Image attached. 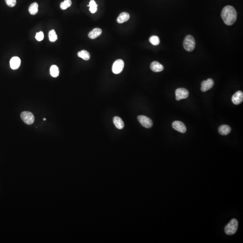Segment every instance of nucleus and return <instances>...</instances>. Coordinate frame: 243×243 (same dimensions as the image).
<instances>
[{
	"label": "nucleus",
	"mask_w": 243,
	"mask_h": 243,
	"mask_svg": "<svg viewBox=\"0 0 243 243\" xmlns=\"http://www.w3.org/2000/svg\"><path fill=\"white\" fill-rule=\"evenodd\" d=\"M221 17L225 24L231 26L236 21L237 14L232 6H227L222 10Z\"/></svg>",
	"instance_id": "1"
},
{
	"label": "nucleus",
	"mask_w": 243,
	"mask_h": 243,
	"mask_svg": "<svg viewBox=\"0 0 243 243\" xmlns=\"http://www.w3.org/2000/svg\"><path fill=\"white\" fill-rule=\"evenodd\" d=\"M238 222L236 219H232L225 227V232L227 235L234 234L237 231Z\"/></svg>",
	"instance_id": "2"
},
{
	"label": "nucleus",
	"mask_w": 243,
	"mask_h": 243,
	"mask_svg": "<svg viewBox=\"0 0 243 243\" xmlns=\"http://www.w3.org/2000/svg\"><path fill=\"white\" fill-rule=\"evenodd\" d=\"M183 46L186 51H193L195 46V38L191 35H188L185 37L183 42Z\"/></svg>",
	"instance_id": "3"
},
{
	"label": "nucleus",
	"mask_w": 243,
	"mask_h": 243,
	"mask_svg": "<svg viewBox=\"0 0 243 243\" xmlns=\"http://www.w3.org/2000/svg\"><path fill=\"white\" fill-rule=\"evenodd\" d=\"M21 118L25 124L31 125L34 123L35 118L31 112L24 111L21 114Z\"/></svg>",
	"instance_id": "4"
},
{
	"label": "nucleus",
	"mask_w": 243,
	"mask_h": 243,
	"mask_svg": "<svg viewBox=\"0 0 243 243\" xmlns=\"http://www.w3.org/2000/svg\"><path fill=\"white\" fill-rule=\"evenodd\" d=\"M124 63L123 60H117L114 62L112 67V71L114 74H119L124 69Z\"/></svg>",
	"instance_id": "5"
},
{
	"label": "nucleus",
	"mask_w": 243,
	"mask_h": 243,
	"mask_svg": "<svg viewBox=\"0 0 243 243\" xmlns=\"http://www.w3.org/2000/svg\"><path fill=\"white\" fill-rule=\"evenodd\" d=\"M138 120L142 126L147 128H150L153 125V123L150 118L144 115H140L138 117Z\"/></svg>",
	"instance_id": "6"
},
{
	"label": "nucleus",
	"mask_w": 243,
	"mask_h": 243,
	"mask_svg": "<svg viewBox=\"0 0 243 243\" xmlns=\"http://www.w3.org/2000/svg\"><path fill=\"white\" fill-rule=\"evenodd\" d=\"M176 99L180 100L181 99L187 98L189 96V92L187 89L184 88H179L176 90Z\"/></svg>",
	"instance_id": "7"
},
{
	"label": "nucleus",
	"mask_w": 243,
	"mask_h": 243,
	"mask_svg": "<svg viewBox=\"0 0 243 243\" xmlns=\"http://www.w3.org/2000/svg\"><path fill=\"white\" fill-rule=\"evenodd\" d=\"M172 126L175 130L180 133H184L186 132V126L185 125L181 122L176 121L173 123Z\"/></svg>",
	"instance_id": "8"
},
{
	"label": "nucleus",
	"mask_w": 243,
	"mask_h": 243,
	"mask_svg": "<svg viewBox=\"0 0 243 243\" xmlns=\"http://www.w3.org/2000/svg\"><path fill=\"white\" fill-rule=\"evenodd\" d=\"M214 84V81L211 78H208L206 81H203L201 90L203 92H207L213 87Z\"/></svg>",
	"instance_id": "9"
},
{
	"label": "nucleus",
	"mask_w": 243,
	"mask_h": 243,
	"mask_svg": "<svg viewBox=\"0 0 243 243\" xmlns=\"http://www.w3.org/2000/svg\"><path fill=\"white\" fill-rule=\"evenodd\" d=\"M243 93L241 91H238L233 95L232 97V101L234 104L238 105L243 102Z\"/></svg>",
	"instance_id": "10"
},
{
	"label": "nucleus",
	"mask_w": 243,
	"mask_h": 243,
	"mask_svg": "<svg viewBox=\"0 0 243 243\" xmlns=\"http://www.w3.org/2000/svg\"><path fill=\"white\" fill-rule=\"evenodd\" d=\"M21 64L20 58L16 56L12 57L10 60V66L12 70H16L18 69Z\"/></svg>",
	"instance_id": "11"
},
{
	"label": "nucleus",
	"mask_w": 243,
	"mask_h": 243,
	"mask_svg": "<svg viewBox=\"0 0 243 243\" xmlns=\"http://www.w3.org/2000/svg\"><path fill=\"white\" fill-rule=\"evenodd\" d=\"M151 69L154 72H160L164 69L163 65L157 61H153L151 65Z\"/></svg>",
	"instance_id": "12"
},
{
	"label": "nucleus",
	"mask_w": 243,
	"mask_h": 243,
	"mask_svg": "<svg viewBox=\"0 0 243 243\" xmlns=\"http://www.w3.org/2000/svg\"><path fill=\"white\" fill-rule=\"evenodd\" d=\"M231 128L229 126L227 125H221L218 129L219 133L223 136H226L231 132Z\"/></svg>",
	"instance_id": "13"
},
{
	"label": "nucleus",
	"mask_w": 243,
	"mask_h": 243,
	"mask_svg": "<svg viewBox=\"0 0 243 243\" xmlns=\"http://www.w3.org/2000/svg\"><path fill=\"white\" fill-rule=\"evenodd\" d=\"M130 18V15L128 13L123 12L120 14L117 18L118 23H123L127 21Z\"/></svg>",
	"instance_id": "14"
},
{
	"label": "nucleus",
	"mask_w": 243,
	"mask_h": 243,
	"mask_svg": "<svg viewBox=\"0 0 243 243\" xmlns=\"http://www.w3.org/2000/svg\"><path fill=\"white\" fill-rule=\"evenodd\" d=\"M102 33V30L99 28H96L93 29L88 34V37L92 39L96 38L99 37Z\"/></svg>",
	"instance_id": "15"
},
{
	"label": "nucleus",
	"mask_w": 243,
	"mask_h": 243,
	"mask_svg": "<svg viewBox=\"0 0 243 243\" xmlns=\"http://www.w3.org/2000/svg\"><path fill=\"white\" fill-rule=\"evenodd\" d=\"M114 124L119 129H122L124 127V124L123 120L119 117H114L113 119Z\"/></svg>",
	"instance_id": "16"
},
{
	"label": "nucleus",
	"mask_w": 243,
	"mask_h": 243,
	"mask_svg": "<svg viewBox=\"0 0 243 243\" xmlns=\"http://www.w3.org/2000/svg\"><path fill=\"white\" fill-rule=\"evenodd\" d=\"M29 13L32 15H35L37 14L38 11V5L37 2H34L32 3L28 9Z\"/></svg>",
	"instance_id": "17"
},
{
	"label": "nucleus",
	"mask_w": 243,
	"mask_h": 243,
	"mask_svg": "<svg viewBox=\"0 0 243 243\" xmlns=\"http://www.w3.org/2000/svg\"><path fill=\"white\" fill-rule=\"evenodd\" d=\"M78 57L82 58L85 60H88L90 58V54L89 52L86 50H82L79 51L77 53Z\"/></svg>",
	"instance_id": "18"
},
{
	"label": "nucleus",
	"mask_w": 243,
	"mask_h": 243,
	"mask_svg": "<svg viewBox=\"0 0 243 243\" xmlns=\"http://www.w3.org/2000/svg\"><path fill=\"white\" fill-rule=\"evenodd\" d=\"M59 70L58 67L55 65H52L50 68V73L51 76L54 77H56L59 75Z\"/></svg>",
	"instance_id": "19"
},
{
	"label": "nucleus",
	"mask_w": 243,
	"mask_h": 243,
	"mask_svg": "<svg viewBox=\"0 0 243 243\" xmlns=\"http://www.w3.org/2000/svg\"><path fill=\"white\" fill-rule=\"evenodd\" d=\"M88 6L90 7L89 10L92 13H95L97 11V5L94 0H91Z\"/></svg>",
	"instance_id": "20"
},
{
	"label": "nucleus",
	"mask_w": 243,
	"mask_h": 243,
	"mask_svg": "<svg viewBox=\"0 0 243 243\" xmlns=\"http://www.w3.org/2000/svg\"><path fill=\"white\" fill-rule=\"evenodd\" d=\"M72 1L71 0H65L61 2L60 5L61 9L63 10H66L71 6Z\"/></svg>",
	"instance_id": "21"
},
{
	"label": "nucleus",
	"mask_w": 243,
	"mask_h": 243,
	"mask_svg": "<svg viewBox=\"0 0 243 243\" xmlns=\"http://www.w3.org/2000/svg\"><path fill=\"white\" fill-rule=\"evenodd\" d=\"M49 38L50 41L51 42H55L57 40V34L54 29L50 30L49 33Z\"/></svg>",
	"instance_id": "22"
},
{
	"label": "nucleus",
	"mask_w": 243,
	"mask_h": 243,
	"mask_svg": "<svg viewBox=\"0 0 243 243\" xmlns=\"http://www.w3.org/2000/svg\"><path fill=\"white\" fill-rule=\"evenodd\" d=\"M150 43L154 45H157L160 43V39L158 36H152L150 38Z\"/></svg>",
	"instance_id": "23"
},
{
	"label": "nucleus",
	"mask_w": 243,
	"mask_h": 243,
	"mask_svg": "<svg viewBox=\"0 0 243 243\" xmlns=\"http://www.w3.org/2000/svg\"><path fill=\"white\" fill-rule=\"evenodd\" d=\"M35 38H36V39L37 41H38L39 42H40V41L43 40L44 39L43 33L41 31V32H39V33H37Z\"/></svg>",
	"instance_id": "24"
},
{
	"label": "nucleus",
	"mask_w": 243,
	"mask_h": 243,
	"mask_svg": "<svg viewBox=\"0 0 243 243\" xmlns=\"http://www.w3.org/2000/svg\"><path fill=\"white\" fill-rule=\"evenodd\" d=\"M7 6L13 7L15 6L16 4V0H5Z\"/></svg>",
	"instance_id": "25"
},
{
	"label": "nucleus",
	"mask_w": 243,
	"mask_h": 243,
	"mask_svg": "<svg viewBox=\"0 0 243 243\" xmlns=\"http://www.w3.org/2000/svg\"><path fill=\"white\" fill-rule=\"evenodd\" d=\"M43 120L44 121L46 120V119H45V118H44V119H43Z\"/></svg>",
	"instance_id": "26"
}]
</instances>
